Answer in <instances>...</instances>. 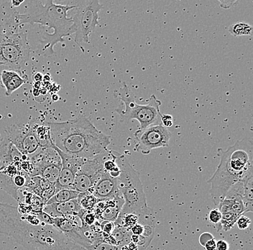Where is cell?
<instances>
[{
  "label": "cell",
  "instance_id": "obj_1",
  "mask_svg": "<svg viewBox=\"0 0 253 250\" xmlns=\"http://www.w3.org/2000/svg\"><path fill=\"white\" fill-rule=\"evenodd\" d=\"M0 234L11 237L27 250H82L55 226L25 221L17 207L0 202Z\"/></svg>",
  "mask_w": 253,
  "mask_h": 250
},
{
  "label": "cell",
  "instance_id": "obj_2",
  "mask_svg": "<svg viewBox=\"0 0 253 250\" xmlns=\"http://www.w3.org/2000/svg\"><path fill=\"white\" fill-rule=\"evenodd\" d=\"M52 143L62 152L88 159L108 150L110 137L84 115L63 122L47 123Z\"/></svg>",
  "mask_w": 253,
  "mask_h": 250
},
{
  "label": "cell",
  "instance_id": "obj_3",
  "mask_svg": "<svg viewBox=\"0 0 253 250\" xmlns=\"http://www.w3.org/2000/svg\"><path fill=\"white\" fill-rule=\"evenodd\" d=\"M24 12H17L18 25L37 24L44 25L48 29L54 30L51 34L45 33L41 41V52L45 56L55 55L53 47L58 43L63 42L65 37L71 36L73 31V20L68 17V12L74 9L75 6L56 4L53 0L45 3L33 0L24 2Z\"/></svg>",
  "mask_w": 253,
  "mask_h": 250
},
{
  "label": "cell",
  "instance_id": "obj_4",
  "mask_svg": "<svg viewBox=\"0 0 253 250\" xmlns=\"http://www.w3.org/2000/svg\"><path fill=\"white\" fill-rule=\"evenodd\" d=\"M253 171L252 139L245 138L237 141L226 151H221L220 163L212 177L207 181L213 203L217 205L224 200L234 184Z\"/></svg>",
  "mask_w": 253,
  "mask_h": 250
},
{
  "label": "cell",
  "instance_id": "obj_5",
  "mask_svg": "<svg viewBox=\"0 0 253 250\" xmlns=\"http://www.w3.org/2000/svg\"><path fill=\"white\" fill-rule=\"evenodd\" d=\"M117 162L120 168V175L117 179V185L124 200L119 216L129 213L138 216H153V210L147 205L140 173L130 165L125 155L119 153Z\"/></svg>",
  "mask_w": 253,
  "mask_h": 250
},
{
  "label": "cell",
  "instance_id": "obj_6",
  "mask_svg": "<svg viewBox=\"0 0 253 250\" xmlns=\"http://www.w3.org/2000/svg\"><path fill=\"white\" fill-rule=\"evenodd\" d=\"M119 99L123 102L125 109L117 108L115 111L120 115V122H128L137 120L140 123V129H146L150 126L161 123V115L160 111L161 100L153 95L146 104L140 105L135 101L133 93L123 82L119 90Z\"/></svg>",
  "mask_w": 253,
  "mask_h": 250
},
{
  "label": "cell",
  "instance_id": "obj_7",
  "mask_svg": "<svg viewBox=\"0 0 253 250\" xmlns=\"http://www.w3.org/2000/svg\"><path fill=\"white\" fill-rule=\"evenodd\" d=\"M31 47L25 33H9L0 38V65L21 72L30 58Z\"/></svg>",
  "mask_w": 253,
  "mask_h": 250
},
{
  "label": "cell",
  "instance_id": "obj_8",
  "mask_svg": "<svg viewBox=\"0 0 253 250\" xmlns=\"http://www.w3.org/2000/svg\"><path fill=\"white\" fill-rule=\"evenodd\" d=\"M73 31L78 44L89 43V36L99 25V12L103 8L98 0H79L74 1Z\"/></svg>",
  "mask_w": 253,
  "mask_h": 250
},
{
  "label": "cell",
  "instance_id": "obj_9",
  "mask_svg": "<svg viewBox=\"0 0 253 250\" xmlns=\"http://www.w3.org/2000/svg\"><path fill=\"white\" fill-rule=\"evenodd\" d=\"M28 159L33 167L31 177H41L55 185L59 176L62 162L54 145L41 147L37 151L28 156Z\"/></svg>",
  "mask_w": 253,
  "mask_h": 250
},
{
  "label": "cell",
  "instance_id": "obj_10",
  "mask_svg": "<svg viewBox=\"0 0 253 250\" xmlns=\"http://www.w3.org/2000/svg\"><path fill=\"white\" fill-rule=\"evenodd\" d=\"M136 151L148 155L152 150L169 146L171 134L161 123L146 129L136 131L134 134Z\"/></svg>",
  "mask_w": 253,
  "mask_h": 250
},
{
  "label": "cell",
  "instance_id": "obj_11",
  "mask_svg": "<svg viewBox=\"0 0 253 250\" xmlns=\"http://www.w3.org/2000/svg\"><path fill=\"white\" fill-rule=\"evenodd\" d=\"M5 133L8 140L23 155L31 156L41 147L31 122L27 124L17 123L7 126Z\"/></svg>",
  "mask_w": 253,
  "mask_h": 250
},
{
  "label": "cell",
  "instance_id": "obj_12",
  "mask_svg": "<svg viewBox=\"0 0 253 250\" xmlns=\"http://www.w3.org/2000/svg\"><path fill=\"white\" fill-rule=\"evenodd\" d=\"M104 152L91 159H86L79 167L74 180V191L80 194L90 192L104 172L103 161Z\"/></svg>",
  "mask_w": 253,
  "mask_h": 250
},
{
  "label": "cell",
  "instance_id": "obj_13",
  "mask_svg": "<svg viewBox=\"0 0 253 250\" xmlns=\"http://www.w3.org/2000/svg\"><path fill=\"white\" fill-rule=\"evenodd\" d=\"M53 226L82 249H91L92 245L84 235L82 229V220L78 216L53 218Z\"/></svg>",
  "mask_w": 253,
  "mask_h": 250
},
{
  "label": "cell",
  "instance_id": "obj_14",
  "mask_svg": "<svg viewBox=\"0 0 253 250\" xmlns=\"http://www.w3.org/2000/svg\"><path fill=\"white\" fill-rule=\"evenodd\" d=\"M55 149L61 156V162H62V167H61L59 176L56 183H55V193L63 189L74 190L76 174L79 167L86 159H79L76 156L66 154L56 147Z\"/></svg>",
  "mask_w": 253,
  "mask_h": 250
},
{
  "label": "cell",
  "instance_id": "obj_15",
  "mask_svg": "<svg viewBox=\"0 0 253 250\" xmlns=\"http://www.w3.org/2000/svg\"><path fill=\"white\" fill-rule=\"evenodd\" d=\"M89 193L97 200H112L120 196L123 197L118 190L117 179L111 178L105 171H104L102 176L95 183Z\"/></svg>",
  "mask_w": 253,
  "mask_h": 250
},
{
  "label": "cell",
  "instance_id": "obj_16",
  "mask_svg": "<svg viewBox=\"0 0 253 250\" xmlns=\"http://www.w3.org/2000/svg\"><path fill=\"white\" fill-rule=\"evenodd\" d=\"M83 210L79 205L77 199H74L68 202L47 204L44 206L42 211L45 212L50 217L59 218L79 216Z\"/></svg>",
  "mask_w": 253,
  "mask_h": 250
},
{
  "label": "cell",
  "instance_id": "obj_17",
  "mask_svg": "<svg viewBox=\"0 0 253 250\" xmlns=\"http://www.w3.org/2000/svg\"><path fill=\"white\" fill-rule=\"evenodd\" d=\"M17 10L11 6L0 7V38L9 33H17L20 25L17 20Z\"/></svg>",
  "mask_w": 253,
  "mask_h": 250
},
{
  "label": "cell",
  "instance_id": "obj_18",
  "mask_svg": "<svg viewBox=\"0 0 253 250\" xmlns=\"http://www.w3.org/2000/svg\"><path fill=\"white\" fill-rule=\"evenodd\" d=\"M22 154L15 146L4 137L0 141V171L4 167L22 161Z\"/></svg>",
  "mask_w": 253,
  "mask_h": 250
},
{
  "label": "cell",
  "instance_id": "obj_19",
  "mask_svg": "<svg viewBox=\"0 0 253 250\" xmlns=\"http://www.w3.org/2000/svg\"><path fill=\"white\" fill-rule=\"evenodd\" d=\"M1 82L5 89L6 96H10L14 92L28 82V79H23L15 71L3 70L1 73Z\"/></svg>",
  "mask_w": 253,
  "mask_h": 250
},
{
  "label": "cell",
  "instance_id": "obj_20",
  "mask_svg": "<svg viewBox=\"0 0 253 250\" xmlns=\"http://www.w3.org/2000/svg\"><path fill=\"white\" fill-rule=\"evenodd\" d=\"M243 186H244V202L245 213L247 212L253 211V171H251L249 173L242 179Z\"/></svg>",
  "mask_w": 253,
  "mask_h": 250
},
{
  "label": "cell",
  "instance_id": "obj_21",
  "mask_svg": "<svg viewBox=\"0 0 253 250\" xmlns=\"http://www.w3.org/2000/svg\"><path fill=\"white\" fill-rule=\"evenodd\" d=\"M80 193L74 190L63 189L57 191L56 193L48 200L47 204L58 203V202H68L69 200L77 199Z\"/></svg>",
  "mask_w": 253,
  "mask_h": 250
},
{
  "label": "cell",
  "instance_id": "obj_22",
  "mask_svg": "<svg viewBox=\"0 0 253 250\" xmlns=\"http://www.w3.org/2000/svg\"><path fill=\"white\" fill-rule=\"evenodd\" d=\"M112 237L115 239L118 246L120 248L126 246L130 243V237L132 234L129 232V229L120 226H115L113 232L111 234Z\"/></svg>",
  "mask_w": 253,
  "mask_h": 250
},
{
  "label": "cell",
  "instance_id": "obj_23",
  "mask_svg": "<svg viewBox=\"0 0 253 250\" xmlns=\"http://www.w3.org/2000/svg\"><path fill=\"white\" fill-rule=\"evenodd\" d=\"M77 200L83 209L90 210V211L94 210L98 202L97 199L88 192L79 194Z\"/></svg>",
  "mask_w": 253,
  "mask_h": 250
},
{
  "label": "cell",
  "instance_id": "obj_24",
  "mask_svg": "<svg viewBox=\"0 0 253 250\" xmlns=\"http://www.w3.org/2000/svg\"><path fill=\"white\" fill-rule=\"evenodd\" d=\"M229 32L235 37L251 36L253 33V27L246 23H234L229 27Z\"/></svg>",
  "mask_w": 253,
  "mask_h": 250
},
{
  "label": "cell",
  "instance_id": "obj_25",
  "mask_svg": "<svg viewBox=\"0 0 253 250\" xmlns=\"http://www.w3.org/2000/svg\"><path fill=\"white\" fill-rule=\"evenodd\" d=\"M240 216H241L232 211L222 213L220 222L221 230L224 231V232H228L231 229H232L236 224L237 219Z\"/></svg>",
  "mask_w": 253,
  "mask_h": 250
},
{
  "label": "cell",
  "instance_id": "obj_26",
  "mask_svg": "<svg viewBox=\"0 0 253 250\" xmlns=\"http://www.w3.org/2000/svg\"><path fill=\"white\" fill-rule=\"evenodd\" d=\"M224 199L230 200H243L244 199V186H243V182L240 180L231 187Z\"/></svg>",
  "mask_w": 253,
  "mask_h": 250
},
{
  "label": "cell",
  "instance_id": "obj_27",
  "mask_svg": "<svg viewBox=\"0 0 253 250\" xmlns=\"http://www.w3.org/2000/svg\"><path fill=\"white\" fill-rule=\"evenodd\" d=\"M221 216H222V214L218 208L211 210L210 213H209V220L211 224L214 225L218 232L221 231L220 224Z\"/></svg>",
  "mask_w": 253,
  "mask_h": 250
},
{
  "label": "cell",
  "instance_id": "obj_28",
  "mask_svg": "<svg viewBox=\"0 0 253 250\" xmlns=\"http://www.w3.org/2000/svg\"><path fill=\"white\" fill-rule=\"evenodd\" d=\"M90 250H121V248L110 245V244L99 242V243L93 245Z\"/></svg>",
  "mask_w": 253,
  "mask_h": 250
},
{
  "label": "cell",
  "instance_id": "obj_29",
  "mask_svg": "<svg viewBox=\"0 0 253 250\" xmlns=\"http://www.w3.org/2000/svg\"><path fill=\"white\" fill-rule=\"evenodd\" d=\"M236 224L240 230H245L251 225V221L249 218L245 216H241L237 219Z\"/></svg>",
  "mask_w": 253,
  "mask_h": 250
},
{
  "label": "cell",
  "instance_id": "obj_30",
  "mask_svg": "<svg viewBox=\"0 0 253 250\" xmlns=\"http://www.w3.org/2000/svg\"><path fill=\"white\" fill-rule=\"evenodd\" d=\"M101 230L103 233L111 234L115 229V224L108 221H102L100 223Z\"/></svg>",
  "mask_w": 253,
  "mask_h": 250
},
{
  "label": "cell",
  "instance_id": "obj_31",
  "mask_svg": "<svg viewBox=\"0 0 253 250\" xmlns=\"http://www.w3.org/2000/svg\"><path fill=\"white\" fill-rule=\"evenodd\" d=\"M173 117L171 115H161V124L166 128L171 127L173 124Z\"/></svg>",
  "mask_w": 253,
  "mask_h": 250
},
{
  "label": "cell",
  "instance_id": "obj_32",
  "mask_svg": "<svg viewBox=\"0 0 253 250\" xmlns=\"http://www.w3.org/2000/svg\"><path fill=\"white\" fill-rule=\"evenodd\" d=\"M212 239H214L212 234L209 233V232H205V233L201 234L200 237H199V243L202 246L205 247V244L210 240H212Z\"/></svg>",
  "mask_w": 253,
  "mask_h": 250
},
{
  "label": "cell",
  "instance_id": "obj_33",
  "mask_svg": "<svg viewBox=\"0 0 253 250\" xmlns=\"http://www.w3.org/2000/svg\"><path fill=\"white\" fill-rule=\"evenodd\" d=\"M229 245L228 242L224 240H219L216 242V250H229Z\"/></svg>",
  "mask_w": 253,
  "mask_h": 250
},
{
  "label": "cell",
  "instance_id": "obj_34",
  "mask_svg": "<svg viewBox=\"0 0 253 250\" xmlns=\"http://www.w3.org/2000/svg\"><path fill=\"white\" fill-rule=\"evenodd\" d=\"M221 7L224 9H229L230 7H234L235 4L238 3L237 1H219Z\"/></svg>",
  "mask_w": 253,
  "mask_h": 250
},
{
  "label": "cell",
  "instance_id": "obj_35",
  "mask_svg": "<svg viewBox=\"0 0 253 250\" xmlns=\"http://www.w3.org/2000/svg\"><path fill=\"white\" fill-rule=\"evenodd\" d=\"M216 242L214 239L210 240L205 244V248L206 250H216Z\"/></svg>",
  "mask_w": 253,
  "mask_h": 250
},
{
  "label": "cell",
  "instance_id": "obj_36",
  "mask_svg": "<svg viewBox=\"0 0 253 250\" xmlns=\"http://www.w3.org/2000/svg\"><path fill=\"white\" fill-rule=\"evenodd\" d=\"M33 80H34L36 82H41V81L43 80V76H42V74H41V73H36V74H35L34 76H33Z\"/></svg>",
  "mask_w": 253,
  "mask_h": 250
},
{
  "label": "cell",
  "instance_id": "obj_37",
  "mask_svg": "<svg viewBox=\"0 0 253 250\" xmlns=\"http://www.w3.org/2000/svg\"><path fill=\"white\" fill-rule=\"evenodd\" d=\"M10 2L11 6L14 8L15 7H20L22 4H23L25 2V1H16V0H12V1H9Z\"/></svg>",
  "mask_w": 253,
  "mask_h": 250
},
{
  "label": "cell",
  "instance_id": "obj_38",
  "mask_svg": "<svg viewBox=\"0 0 253 250\" xmlns=\"http://www.w3.org/2000/svg\"><path fill=\"white\" fill-rule=\"evenodd\" d=\"M52 100H53V101H58V100H59V97L56 96V95H53V96H52Z\"/></svg>",
  "mask_w": 253,
  "mask_h": 250
}]
</instances>
